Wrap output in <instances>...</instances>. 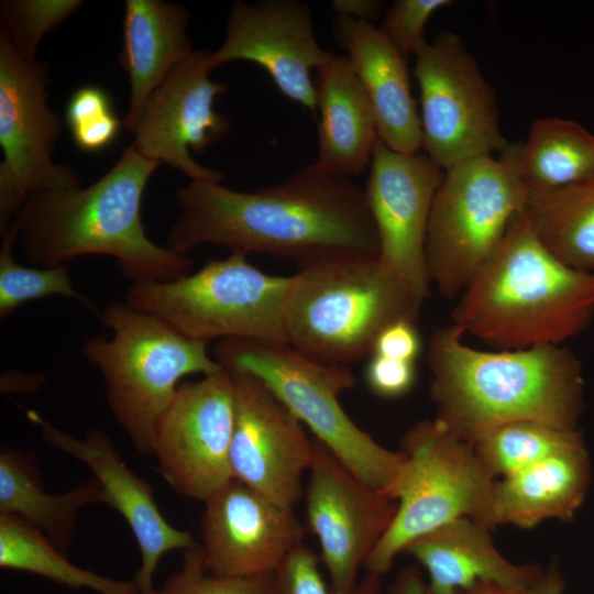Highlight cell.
Wrapping results in <instances>:
<instances>
[{
  "instance_id": "cell-1",
  "label": "cell",
  "mask_w": 594,
  "mask_h": 594,
  "mask_svg": "<svg viewBox=\"0 0 594 594\" xmlns=\"http://www.w3.org/2000/svg\"><path fill=\"white\" fill-rule=\"evenodd\" d=\"M167 248L201 244L292 260L296 265L344 254L380 255L365 190L352 177L309 164L283 183L238 191L215 182L177 189Z\"/></svg>"
},
{
  "instance_id": "cell-2",
  "label": "cell",
  "mask_w": 594,
  "mask_h": 594,
  "mask_svg": "<svg viewBox=\"0 0 594 594\" xmlns=\"http://www.w3.org/2000/svg\"><path fill=\"white\" fill-rule=\"evenodd\" d=\"M427 361L436 418L472 444L516 421L578 429L583 369L563 345L480 350L450 323L432 332Z\"/></svg>"
},
{
  "instance_id": "cell-3",
  "label": "cell",
  "mask_w": 594,
  "mask_h": 594,
  "mask_svg": "<svg viewBox=\"0 0 594 594\" xmlns=\"http://www.w3.org/2000/svg\"><path fill=\"white\" fill-rule=\"evenodd\" d=\"M158 166L131 143L92 185L30 195L11 221L21 256L30 266L48 268L80 255H109L132 284L188 275L193 260L153 242L142 221V197Z\"/></svg>"
},
{
  "instance_id": "cell-4",
  "label": "cell",
  "mask_w": 594,
  "mask_h": 594,
  "mask_svg": "<svg viewBox=\"0 0 594 594\" xmlns=\"http://www.w3.org/2000/svg\"><path fill=\"white\" fill-rule=\"evenodd\" d=\"M593 318L594 273L553 255L526 212L513 221L451 312V323L464 337L494 350L562 345Z\"/></svg>"
},
{
  "instance_id": "cell-5",
  "label": "cell",
  "mask_w": 594,
  "mask_h": 594,
  "mask_svg": "<svg viewBox=\"0 0 594 594\" xmlns=\"http://www.w3.org/2000/svg\"><path fill=\"white\" fill-rule=\"evenodd\" d=\"M293 276L288 344L326 364L372 355L378 334L397 320L417 321L424 302L378 255L326 257L297 265Z\"/></svg>"
},
{
  "instance_id": "cell-6",
  "label": "cell",
  "mask_w": 594,
  "mask_h": 594,
  "mask_svg": "<svg viewBox=\"0 0 594 594\" xmlns=\"http://www.w3.org/2000/svg\"><path fill=\"white\" fill-rule=\"evenodd\" d=\"M212 356L260 378L356 477L396 501L404 455L380 444L343 409L340 395L355 383L348 365L318 362L288 343L248 339L219 340Z\"/></svg>"
},
{
  "instance_id": "cell-7",
  "label": "cell",
  "mask_w": 594,
  "mask_h": 594,
  "mask_svg": "<svg viewBox=\"0 0 594 594\" xmlns=\"http://www.w3.org/2000/svg\"><path fill=\"white\" fill-rule=\"evenodd\" d=\"M99 319L112 330V338L94 337L80 351L101 372L109 408L133 447L152 453L156 424L180 380L223 366L208 353V343L125 302L105 306Z\"/></svg>"
},
{
  "instance_id": "cell-8",
  "label": "cell",
  "mask_w": 594,
  "mask_h": 594,
  "mask_svg": "<svg viewBox=\"0 0 594 594\" xmlns=\"http://www.w3.org/2000/svg\"><path fill=\"white\" fill-rule=\"evenodd\" d=\"M293 283V275L264 273L246 253L231 251L173 282L132 284L124 302L206 343L223 339L288 343L286 314Z\"/></svg>"
},
{
  "instance_id": "cell-9",
  "label": "cell",
  "mask_w": 594,
  "mask_h": 594,
  "mask_svg": "<svg viewBox=\"0 0 594 594\" xmlns=\"http://www.w3.org/2000/svg\"><path fill=\"white\" fill-rule=\"evenodd\" d=\"M404 468L396 491L395 517L367 557L366 572L388 573L408 543L459 518L494 529L492 501L497 479L474 444L437 418L421 420L400 440Z\"/></svg>"
},
{
  "instance_id": "cell-10",
  "label": "cell",
  "mask_w": 594,
  "mask_h": 594,
  "mask_svg": "<svg viewBox=\"0 0 594 594\" xmlns=\"http://www.w3.org/2000/svg\"><path fill=\"white\" fill-rule=\"evenodd\" d=\"M529 190L512 160L483 156L447 170L436 193L426 237L428 275L458 298L524 213Z\"/></svg>"
},
{
  "instance_id": "cell-11",
  "label": "cell",
  "mask_w": 594,
  "mask_h": 594,
  "mask_svg": "<svg viewBox=\"0 0 594 594\" xmlns=\"http://www.w3.org/2000/svg\"><path fill=\"white\" fill-rule=\"evenodd\" d=\"M424 153L441 169L503 152L496 92L454 33L442 32L415 54Z\"/></svg>"
},
{
  "instance_id": "cell-12",
  "label": "cell",
  "mask_w": 594,
  "mask_h": 594,
  "mask_svg": "<svg viewBox=\"0 0 594 594\" xmlns=\"http://www.w3.org/2000/svg\"><path fill=\"white\" fill-rule=\"evenodd\" d=\"M48 67L22 57L0 34V233L30 195L80 186L77 172L52 156L61 119L48 108Z\"/></svg>"
},
{
  "instance_id": "cell-13",
  "label": "cell",
  "mask_w": 594,
  "mask_h": 594,
  "mask_svg": "<svg viewBox=\"0 0 594 594\" xmlns=\"http://www.w3.org/2000/svg\"><path fill=\"white\" fill-rule=\"evenodd\" d=\"M234 417L235 386L229 369L179 384L156 424L152 451L161 475L176 493L205 503L233 480Z\"/></svg>"
},
{
  "instance_id": "cell-14",
  "label": "cell",
  "mask_w": 594,
  "mask_h": 594,
  "mask_svg": "<svg viewBox=\"0 0 594 594\" xmlns=\"http://www.w3.org/2000/svg\"><path fill=\"white\" fill-rule=\"evenodd\" d=\"M307 473L306 529L318 539L333 594H352L397 501L366 485L316 439Z\"/></svg>"
},
{
  "instance_id": "cell-15",
  "label": "cell",
  "mask_w": 594,
  "mask_h": 594,
  "mask_svg": "<svg viewBox=\"0 0 594 594\" xmlns=\"http://www.w3.org/2000/svg\"><path fill=\"white\" fill-rule=\"evenodd\" d=\"M211 51H193L152 91L133 128L132 144L145 157L164 163L191 182L221 183L220 172L200 165L202 154L229 132L227 116L213 109L227 82L209 78Z\"/></svg>"
},
{
  "instance_id": "cell-16",
  "label": "cell",
  "mask_w": 594,
  "mask_h": 594,
  "mask_svg": "<svg viewBox=\"0 0 594 594\" xmlns=\"http://www.w3.org/2000/svg\"><path fill=\"white\" fill-rule=\"evenodd\" d=\"M365 185L382 264L424 300L431 282L426 237L431 207L444 170L424 152L403 154L377 139Z\"/></svg>"
},
{
  "instance_id": "cell-17",
  "label": "cell",
  "mask_w": 594,
  "mask_h": 594,
  "mask_svg": "<svg viewBox=\"0 0 594 594\" xmlns=\"http://www.w3.org/2000/svg\"><path fill=\"white\" fill-rule=\"evenodd\" d=\"M230 371L235 386L232 477L268 499L294 508L304 493L302 476L311 462L314 440L260 378Z\"/></svg>"
},
{
  "instance_id": "cell-18",
  "label": "cell",
  "mask_w": 594,
  "mask_h": 594,
  "mask_svg": "<svg viewBox=\"0 0 594 594\" xmlns=\"http://www.w3.org/2000/svg\"><path fill=\"white\" fill-rule=\"evenodd\" d=\"M333 53L315 36L310 8L296 0L237 1L232 4L222 45L211 54L212 69L232 61L264 68L279 91L317 113L311 73Z\"/></svg>"
},
{
  "instance_id": "cell-19",
  "label": "cell",
  "mask_w": 594,
  "mask_h": 594,
  "mask_svg": "<svg viewBox=\"0 0 594 594\" xmlns=\"http://www.w3.org/2000/svg\"><path fill=\"white\" fill-rule=\"evenodd\" d=\"M200 546L206 569L216 575H273L304 543L306 527L294 513L245 484L231 480L205 503Z\"/></svg>"
},
{
  "instance_id": "cell-20",
  "label": "cell",
  "mask_w": 594,
  "mask_h": 594,
  "mask_svg": "<svg viewBox=\"0 0 594 594\" xmlns=\"http://www.w3.org/2000/svg\"><path fill=\"white\" fill-rule=\"evenodd\" d=\"M26 418L38 427L42 440L87 465L101 485L105 503L127 521L141 554L133 581L142 594H156L154 578L161 559L174 550L195 548L193 535L172 526L161 513L153 487L123 461L107 433L92 428L84 439L50 424L40 413L28 409Z\"/></svg>"
},
{
  "instance_id": "cell-21",
  "label": "cell",
  "mask_w": 594,
  "mask_h": 594,
  "mask_svg": "<svg viewBox=\"0 0 594 594\" xmlns=\"http://www.w3.org/2000/svg\"><path fill=\"white\" fill-rule=\"evenodd\" d=\"M332 33L366 91L378 139L398 153L420 152L421 120L405 56L369 22L337 18Z\"/></svg>"
},
{
  "instance_id": "cell-22",
  "label": "cell",
  "mask_w": 594,
  "mask_h": 594,
  "mask_svg": "<svg viewBox=\"0 0 594 594\" xmlns=\"http://www.w3.org/2000/svg\"><path fill=\"white\" fill-rule=\"evenodd\" d=\"M403 553L427 571V594H461L481 582L525 590L542 573L537 565L507 560L494 543L492 528L471 518L418 537Z\"/></svg>"
},
{
  "instance_id": "cell-23",
  "label": "cell",
  "mask_w": 594,
  "mask_h": 594,
  "mask_svg": "<svg viewBox=\"0 0 594 594\" xmlns=\"http://www.w3.org/2000/svg\"><path fill=\"white\" fill-rule=\"evenodd\" d=\"M314 85L320 112L315 163L348 177L361 175L378 135L370 99L349 58L334 54L317 69Z\"/></svg>"
},
{
  "instance_id": "cell-24",
  "label": "cell",
  "mask_w": 594,
  "mask_h": 594,
  "mask_svg": "<svg viewBox=\"0 0 594 594\" xmlns=\"http://www.w3.org/2000/svg\"><path fill=\"white\" fill-rule=\"evenodd\" d=\"M591 477L590 455L582 441L497 479L492 501L493 525L530 529L548 519L570 521L585 499Z\"/></svg>"
},
{
  "instance_id": "cell-25",
  "label": "cell",
  "mask_w": 594,
  "mask_h": 594,
  "mask_svg": "<svg viewBox=\"0 0 594 594\" xmlns=\"http://www.w3.org/2000/svg\"><path fill=\"white\" fill-rule=\"evenodd\" d=\"M119 62L130 84L123 127L132 133L143 106L169 72L194 50L186 35L190 14L176 3L127 0Z\"/></svg>"
},
{
  "instance_id": "cell-26",
  "label": "cell",
  "mask_w": 594,
  "mask_h": 594,
  "mask_svg": "<svg viewBox=\"0 0 594 594\" xmlns=\"http://www.w3.org/2000/svg\"><path fill=\"white\" fill-rule=\"evenodd\" d=\"M103 503L101 485L95 477L79 482L66 493H46L35 455L1 446L0 514L25 520L59 550L65 551L75 538L81 508Z\"/></svg>"
},
{
  "instance_id": "cell-27",
  "label": "cell",
  "mask_w": 594,
  "mask_h": 594,
  "mask_svg": "<svg viewBox=\"0 0 594 594\" xmlns=\"http://www.w3.org/2000/svg\"><path fill=\"white\" fill-rule=\"evenodd\" d=\"M502 153L512 160L529 193L594 177V134L571 120L539 119L526 142L508 143Z\"/></svg>"
},
{
  "instance_id": "cell-28",
  "label": "cell",
  "mask_w": 594,
  "mask_h": 594,
  "mask_svg": "<svg viewBox=\"0 0 594 594\" xmlns=\"http://www.w3.org/2000/svg\"><path fill=\"white\" fill-rule=\"evenodd\" d=\"M525 212L553 255L571 267L594 273V177L530 191Z\"/></svg>"
},
{
  "instance_id": "cell-29",
  "label": "cell",
  "mask_w": 594,
  "mask_h": 594,
  "mask_svg": "<svg viewBox=\"0 0 594 594\" xmlns=\"http://www.w3.org/2000/svg\"><path fill=\"white\" fill-rule=\"evenodd\" d=\"M0 566L32 573L74 591L142 594L133 580L118 581L77 566L43 532L8 514H0Z\"/></svg>"
},
{
  "instance_id": "cell-30",
  "label": "cell",
  "mask_w": 594,
  "mask_h": 594,
  "mask_svg": "<svg viewBox=\"0 0 594 594\" xmlns=\"http://www.w3.org/2000/svg\"><path fill=\"white\" fill-rule=\"evenodd\" d=\"M584 441L579 429H563L539 421H516L480 438L475 450L497 479L520 472Z\"/></svg>"
},
{
  "instance_id": "cell-31",
  "label": "cell",
  "mask_w": 594,
  "mask_h": 594,
  "mask_svg": "<svg viewBox=\"0 0 594 594\" xmlns=\"http://www.w3.org/2000/svg\"><path fill=\"white\" fill-rule=\"evenodd\" d=\"M0 318L7 319L26 301L62 296L78 300L98 318L101 311L87 296L74 287L69 263L55 267H34L19 264L13 256V245L16 243L18 230L11 222L0 233Z\"/></svg>"
},
{
  "instance_id": "cell-32",
  "label": "cell",
  "mask_w": 594,
  "mask_h": 594,
  "mask_svg": "<svg viewBox=\"0 0 594 594\" xmlns=\"http://www.w3.org/2000/svg\"><path fill=\"white\" fill-rule=\"evenodd\" d=\"M80 0H4L0 4V34L25 59L34 62L42 37L62 24Z\"/></svg>"
},
{
  "instance_id": "cell-33",
  "label": "cell",
  "mask_w": 594,
  "mask_h": 594,
  "mask_svg": "<svg viewBox=\"0 0 594 594\" xmlns=\"http://www.w3.org/2000/svg\"><path fill=\"white\" fill-rule=\"evenodd\" d=\"M65 121L76 147L90 154L110 146L123 124L113 111L109 94L91 85L79 87L70 96Z\"/></svg>"
},
{
  "instance_id": "cell-34",
  "label": "cell",
  "mask_w": 594,
  "mask_h": 594,
  "mask_svg": "<svg viewBox=\"0 0 594 594\" xmlns=\"http://www.w3.org/2000/svg\"><path fill=\"white\" fill-rule=\"evenodd\" d=\"M156 594H274L272 575L221 576L210 573L200 546L185 551L182 568L168 576Z\"/></svg>"
},
{
  "instance_id": "cell-35",
  "label": "cell",
  "mask_w": 594,
  "mask_h": 594,
  "mask_svg": "<svg viewBox=\"0 0 594 594\" xmlns=\"http://www.w3.org/2000/svg\"><path fill=\"white\" fill-rule=\"evenodd\" d=\"M382 576L366 572L352 594H382ZM274 594H333L326 585L318 556L305 543L296 547L272 575Z\"/></svg>"
},
{
  "instance_id": "cell-36",
  "label": "cell",
  "mask_w": 594,
  "mask_h": 594,
  "mask_svg": "<svg viewBox=\"0 0 594 594\" xmlns=\"http://www.w3.org/2000/svg\"><path fill=\"white\" fill-rule=\"evenodd\" d=\"M450 0H397L387 10L378 30L406 57L427 42L425 28L431 15Z\"/></svg>"
},
{
  "instance_id": "cell-37",
  "label": "cell",
  "mask_w": 594,
  "mask_h": 594,
  "mask_svg": "<svg viewBox=\"0 0 594 594\" xmlns=\"http://www.w3.org/2000/svg\"><path fill=\"white\" fill-rule=\"evenodd\" d=\"M365 370L367 387L376 396L387 399L399 398L409 393L416 380L415 362L370 355Z\"/></svg>"
},
{
  "instance_id": "cell-38",
  "label": "cell",
  "mask_w": 594,
  "mask_h": 594,
  "mask_svg": "<svg viewBox=\"0 0 594 594\" xmlns=\"http://www.w3.org/2000/svg\"><path fill=\"white\" fill-rule=\"evenodd\" d=\"M416 322L402 319L388 324L378 334L372 354L416 362L421 349V339Z\"/></svg>"
},
{
  "instance_id": "cell-39",
  "label": "cell",
  "mask_w": 594,
  "mask_h": 594,
  "mask_svg": "<svg viewBox=\"0 0 594 594\" xmlns=\"http://www.w3.org/2000/svg\"><path fill=\"white\" fill-rule=\"evenodd\" d=\"M384 7L378 0H332L331 8L337 18H350L356 21L369 22L377 18Z\"/></svg>"
},
{
  "instance_id": "cell-40",
  "label": "cell",
  "mask_w": 594,
  "mask_h": 594,
  "mask_svg": "<svg viewBox=\"0 0 594 594\" xmlns=\"http://www.w3.org/2000/svg\"><path fill=\"white\" fill-rule=\"evenodd\" d=\"M385 594H427V581L417 565H405L397 572Z\"/></svg>"
},
{
  "instance_id": "cell-41",
  "label": "cell",
  "mask_w": 594,
  "mask_h": 594,
  "mask_svg": "<svg viewBox=\"0 0 594 594\" xmlns=\"http://www.w3.org/2000/svg\"><path fill=\"white\" fill-rule=\"evenodd\" d=\"M45 381V377L41 374H26L16 371H10L1 376V391L2 392H18V393H33L38 389Z\"/></svg>"
},
{
  "instance_id": "cell-42",
  "label": "cell",
  "mask_w": 594,
  "mask_h": 594,
  "mask_svg": "<svg viewBox=\"0 0 594 594\" xmlns=\"http://www.w3.org/2000/svg\"><path fill=\"white\" fill-rule=\"evenodd\" d=\"M564 591V580L556 564L547 571L526 590L525 594H562Z\"/></svg>"
},
{
  "instance_id": "cell-43",
  "label": "cell",
  "mask_w": 594,
  "mask_h": 594,
  "mask_svg": "<svg viewBox=\"0 0 594 594\" xmlns=\"http://www.w3.org/2000/svg\"><path fill=\"white\" fill-rule=\"evenodd\" d=\"M527 588L515 590L493 582H481L461 594H525Z\"/></svg>"
}]
</instances>
